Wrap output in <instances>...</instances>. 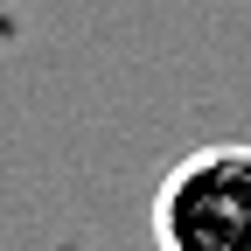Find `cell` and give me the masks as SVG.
Masks as SVG:
<instances>
[{
    "label": "cell",
    "mask_w": 251,
    "mask_h": 251,
    "mask_svg": "<svg viewBox=\"0 0 251 251\" xmlns=\"http://www.w3.org/2000/svg\"><path fill=\"white\" fill-rule=\"evenodd\" d=\"M161 251H251V147H196L153 188Z\"/></svg>",
    "instance_id": "1"
}]
</instances>
